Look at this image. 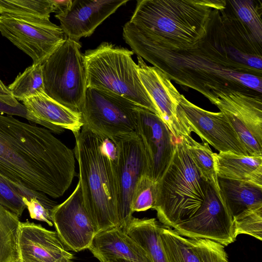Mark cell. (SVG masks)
I'll return each mask as SVG.
<instances>
[{"mask_svg":"<svg viewBox=\"0 0 262 262\" xmlns=\"http://www.w3.org/2000/svg\"><path fill=\"white\" fill-rule=\"evenodd\" d=\"M157 182L148 174L140 177L134 189L130 203L133 213L152 208L156 196Z\"/></svg>","mask_w":262,"mask_h":262,"instance_id":"obj_31","label":"cell"},{"mask_svg":"<svg viewBox=\"0 0 262 262\" xmlns=\"http://www.w3.org/2000/svg\"><path fill=\"white\" fill-rule=\"evenodd\" d=\"M178 110L191 132L219 152L248 156L244 145L224 114L205 110L182 95Z\"/></svg>","mask_w":262,"mask_h":262,"instance_id":"obj_13","label":"cell"},{"mask_svg":"<svg viewBox=\"0 0 262 262\" xmlns=\"http://www.w3.org/2000/svg\"><path fill=\"white\" fill-rule=\"evenodd\" d=\"M56 12L53 0H0V15L50 18L51 13Z\"/></svg>","mask_w":262,"mask_h":262,"instance_id":"obj_29","label":"cell"},{"mask_svg":"<svg viewBox=\"0 0 262 262\" xmlns=\"http://www.w3.org/2000/svg\"><path fill=\"white\" fill-rule=\"evenodd\" d=\"M83 200L97 233L120 227L115 143L82 126L74 135Z\"/></svg>","mask_w":262,"mask_h":262,"instance_id":"obj_3","label":"cell"},{"mask_svg":"<svg viewBox=\"0 0 262 262\" xmlns=\"http://www.w3.org/2000/svg\"><path fill=\"white\" fill-rule=\"evenodd\" d=\"M226 262H229L228 260L227 259Z\"/></svg>","mask_w":262,"mask_h":262,"instance_id":"obj_38","label":"cell"},{"mask_svg":"<svg viewBox=\"0 0 262 262\" xmlns=\"http://www.w3.org/2000/svg\"><path fill=\"white\" fill-rule=\"evenodd\" d=\"M160 226L154 218L133 216L123 229L146 251L152 262H167L160 239Z\"/></svg>","mask_w":262,"mask_h":262,"instance_id":"obj_23","label":"cell"},{"mask_svg":"<svg viewBox=\"0 0 262 262\" xmlns=\"http://www.w3.org/2000/svg\"><path fill=\"white\" fill-rule=\"evenodd\" d=\"M107 262H132L125 259H120V258H116L113 259L108 260Z\"/></svg>","mask_w":262,"mask_h":262,"instance_id":"obj_37","label":"cell"},{"mask_svg":"<svg viewBox=\"0 0 262 262\" xmlns=\"http://www.w3.org/2000/svg\"><path fill=\"white\" fill-rule=\"evenodd\" d=\"M81 46L66 37L42 64L45 93L72 111L79 113L87 88Z\"/></svg>","mask_w":262,"mask_h":262,"instance_id":"obj_7","label":"cell"},{"mask_svg":"<svg viewBox=\"0 0 262 262\" xmlns=\"http://www.w3.org/2000/svg\"><path fill=\"white\" fill-rule=\"evenodd\" d=\"M8 89L18 101L45 92L42 64L32 63L16 76Z\"/></svg>","mask_w":262,"mask_h":262,"instance_id":"obj_28","label":"cell"},{"mask_svg":"<svg viewBox=\"0 0 262 262\" xmlns=\"http://www.w3.org/2000/svg\"><path fill=\"white\" fill-rule=\"evenodd\" d=\"M51 216L68 250L79 252L89 248L97 232L84 205L79 182L72 194L52 209Z\"/></svg>","mask_w":262,"mask_h":262,"instance_id":"obj_15","label":"cell"},{"mask_svg":"<svg viewBox=\"0 0 262 262\" xmlns=\"http://www.w3.org/2000/svg\"><path fill=\"white\" fill-rule=\"evenodd\" d=\"M173 228L184 237L208 239L224 246L234 242L236 237L233 219L221 193L207 182L205 199L199 209Z\"/></svg>","mask_w":262,"mask_h":262,"instance_id":"obj_11","label":"cell"},{"mask_svg":"<svg viewBox=\"0 0 262 262\" xmlns=\"http://www.w3.org/2000/svg\"><path fill=\"white\" fill-rule=\"evenodd\" d=\"M23 201L31 219L45 222L50 226H53L51 216V210L44 206L36 198L28 199L23 197Z\"/></svg>","mask_w":262,"mask_h":262,"instance_id":"obj_33","label":"cell"},{"mask_svg":"<svg viewBox=\"0 0 262 262\" xmlns=\"http://www.w3.org/2000/svg\"><path fill=\"white\" fill-rule=\"evenodd\" d=\"M0 32L29 56L33 64H42L66 38L50 18L33 16L0 15Z\"/></svg>","mask_w":262,"mask_h":262,"instance_id":"obj_9","label":"cell"},{"mask_svg":"<svg viewBox=\"0 0 262 262\" xmlns=\"http://www.w3.org/2000/svg\"><path fill=\"white\" fill-rule=\"evenodd\" d=\"M23 197L28 199L35 197L49 209H52L56 205L48 195L28 190L0 173V205L19 217L26 208L23 201Z\"/></svg>","mask_w":262,"mask_h":262,"instance_id":"obj_25","label":"cell"},{"mask_svg":"<svg viewBox=\"0 0 262 262\" xmlns=\"http://www.w3.org/2000/svg\"><path fill=\"white\" fill-rule=\"evenodd\" d=\"M239 19L254 37L262 43V4L260 1H228Z\"/></svg>","mask_w":262,"mask_h":262,"instance_id":"obj_30","label":"cell"},{"mask_svg":"<svg viewBox=\"0 0 262 262\" xmlns=\"http://www.w3.org/2000/svg\"><path fill=\"white\" fill-rule=\"evenodd\" d=\"M19 262H73L74 256L56 231L26 221L19 224Z\"/></svg>","mask_w":262,"mask_h":262,"instance_id":"obj_18","label":"cell"},{"mask_svg":"<svg viewBox=\"0 0 262 262\" xmlns=\"http://www.w3.org/2000/svg\"><path fill=\"white\" fill-rule=\"evenodd\" d=\"M217 178L221 196L233 220L246 212L262 207V185Z\"/></svg>","mask_w":262,"mask_h":262,"instance_id":"obj_22","label":"cell"},{"mask_svg":"<svg viewBox=\"0 0 262 262\" xmlns=\"http://www.w3.org/2000/svg\"><path fill=\"white\" fill-rule=\"evenodd\" d=\"M138 105L116 94L87 87L79 113L83 126L113 141L136 134Z\"/></svg>","mask_w":262,"mask_h":262,"instance_id":"obj_8","label":"cell"},{"mask_svg":"<svg viewBox=\"0 0 262 262\" xmlns=\"http://www.w3.org/2000/svg\"><path fill=\"white\" fill-rule=\"evenodd\" d=\"M137 59L138 73L142 84L156 107L159 117L166 125L175 141L183 137L191 136L189 127L178 110L182 94L164 72L155 67L147 66L141 57L138 56Z\"/></svg>","mask_w":262,"mask_h":262,"instance_id":"obj_14","label":"cell"},{"mask_svg":"<svg viewBox=\"0 0 262 262\" xmlns=\"http://www.w3.org/2000/svg\"><path fill=\"white\" fill-rule=\"evenodd\" d=\"M217 177L262 185V156H249L232 152L213 153Z\"/></svg>","mask_w":262,"mask_h":262,"instance_id":"obj_21","label":"cell"},{"mask_svg":"<svg viewBox=\"0 0 262 262\" xmlns=\"http://www.w3.org/2000/svg\"><path fill=\"white\" fill-rule=\"evenodd\" d=\"M0 94H9L11 95L9 91L8 87L6 86L0 79Z\"/></svg>","mask_w":262,"mask_h":262,"instance_id":"obj_36","label":"cell"},{"mask_svg":"<svg viewBox=\"0 0 262 262\" xmlns=\"http://www.w3.org/2000/svg\"><path fill=\"white\" fill-rule=\"evenodd\" d=\"M20 223L16 214L0 205V262H19Z\"/></svg>","mask_w":262,"mask_h":262,"instance_id":"obj_26","label":"cell"},{"mask_svg":"<svg viewBox=\"0 0 262 262\" xmlns=\"http://www.w3.org/2000/svg\"><path fill=\"white\" fill-rule=\"evenodd\" d=\"M0 114L17 116L27 119V111L24 105L9 94H0Z\"/></svg>","mask_w":262,"mask_h":262,"instance_id":"obj_34","label":"cell"},{"mask_svg":"<svg viewBox=\"0 0 262 262\" xmlns=\"http://www.w3.org/2000/svg\"><path fill=\"white\" fill-rule=\"evenodd\" d=\"M0 173L32 192L58 198L76 176L74 152L47 128L0 114Z\"/></svg>","mask_w":262,"mask_h":262,"instance_id":"obj_2","label":"cell"},{"mask_svg":"<svg viewBox=\"0 0 262 262\" xmlns=\"http://www.w3.org/2000/svg\"><path fill=\"white\" fill-rule=\"evenodd\" d=\"M88 249L100 262L116 258L152 262L146 251L118 226L98 232Z\"/></svg>","mask_w":262,"mask_h":262,"instance_id":"obj_20","label":"cell"},{"mask_svg":"<svg viewBox=\"0 0 262 262\" xmlns=\"http://www.w3.org/2000/svg\"><path fill=\"white\" fill-rule=\"evenodd\" d=\"M226 4L224 0H139L129 21L156 43L185 49L206 35L212 11Z\"/></svg>","mask_w":262,"mask_h":262,"instance_id":"obj_4","label":"cell"},{"mask_svg":"<svg viewBox=\"0 0 262 262\" xmlns=\"http://www.w3.org/2000/svg\"><path fill=\"white\" fill-rule=\"evenodd\" d=\"M127 0H74L67 9L55 14L66 37L79 41L91 35L104 20Z\"/></svg>","mask_w":262,"mask_h":262,"instance_id":"obj_17","label":"cell"},{"mask_svg":"<svg viewBox=\"0 0 262 262\" xmlns=\"http://www.w3.org/2000/svg\"><path fill=\"white\" fill-rule=\"evenodd\" d=\"M57 8L56 13L68 9L71 5L72 0H53Z\"/></svg>","mask_w":262,"mask_h":262,"instance_id":"obj_35","label":"cell"},{"mask_svg":"<svg viewBox=\"0 0 262 262\" xmlns=\"http://www.w3.org/2000/svg\"><path fill=\"white\" fill-rule=\"evenodd\" d=\"M159 235L167 262H203L189 238L165 225L160 226Z\"/></svg>","mask_w":262,"mask_h":262,"instance_id":"obj_24","label":"cell"},{"mask_svg":"<svg viewBox=\"0 0 262 262\" xmlns=\"http://www.w3.org/2000/svg\"><path fill=\"white\" fill-rule=\"evenodd\" d=\"M235 235L244 234L262 240V207L249 210L233 219Z\"/></svg>","mask_w":262,"mask_h":262,"instance_id":"obj_32","label":"cell"},{"mask_svg":"<svg viewBox=\"0 0 262 262\" xmlns=\"http://www.w3.org/2000/svg\"><path fill=\"white\" fill-rule=\"evenodd\" d=\"M207 182L195 167L184 140L176 141L171 159L157 181L152 209L165 226L174 228L192 217L203 203Z\"/></svg>","mask_w":262,"mask_h":262,"instance_id":"obj_5","label":"cell"},{"mask_svg":"<svg viewBox=\"0 0 262 262\" xmlns=\"http://www.w3.org/2000/svg\"><path fill=\"white\" fill-rule=\"evenodd\" d=\"M22 104L27 111V119L56 134L64 129L74 135L81 130L83 123L81 114L71 110L58 103L45 92L24 100Z\"/></svg>","mask_w":262,"mask_h":262,"instance_id":"obj_19","label":"cell"},{"mask_svg":"<svg viewBox=\"0 0 262 262\" xmlns=\"http://www.w3.org/2000/svg\"><path fill=\"white\" fill-rule=\"evenodd\" d=\"M123 37L134 53L170 80L191 88L213 103L220 93L262 92V43L253 36L227 1L211 12L206 35L185 49L165 47L143 34L129 20Z\"/></svg>","mask_w":262,"mask_h":262,"instance_id":"obj_1","label":"cell"},{"mask_svg":"<svg viewBox=\"0 0 262 262\" xmlns=\"http://www.w3.org/2000/svg\"><path fill=\"white\" fill-rule=\"evenodd\" d=\"M182 138L201 177L220 193L218 178L213 165V152L208 144L206 142L199 143L191 136L183 137Z\"/></svg>","mask_w":262,"mask_h":262,"instance_id":"obj_27","label":"cell"},{"mask_svg":"<svg viewBox=\"0 0 262 262\" xmlns=\"http://www.w3.org/2000/svg\"><path fill=\"white\" fill-rule=\"evenodd\" d=\"M133 51L103 42L84 54L87 87L124 97L159 116L140 80Z\"/></svg>","mask_w":262,"mask_h":262,"instance_id":"obj_6","label":"cell"},{"mask_svg":"<svg viewBox=\"0 0 262 262\" xmlns=\"http://www.w3.org/2000/svg\"><path fill=\"white\" fill-rule=\"evenodd\" d=\"M116 146L115 167L118 188V215L120 227L124 228L133 216L130 203L135 186L141 176H149L147 157L136 134L113 141Z\"/></svg>","mask_w":262,"mask_h":262,"instance_id":"obj_12","label":"cell"},{"mask_svg":"<svg viewBox=\"0 0 262 262\" xmlns=\"http://www.w3.org/2000/svg\"><path fill=\"white\" fill-rule=\"evenodd\" d=\"M213 104L226 117L248 156H262L261 94L220 93Z\"/></svg>","mask_w":262,"mask_h":262,"instance_id":"obj_10","label":"cell"},{"mask_svg":"<svg viewBox=\"0 0 262 262\" xmlns=\"http://www.w3.org/2000/svg\"><path fill=\"white\" fill-rule=\"evenodd\" d=\"M136 133L147 157L149 176L157 182L171 159L176 141L158 115L140 106L136 109Z\"/></svg>","mask_w":262,"mask_h":262,"instance_id":"obj_16","label":"cell"}]
</instances>
